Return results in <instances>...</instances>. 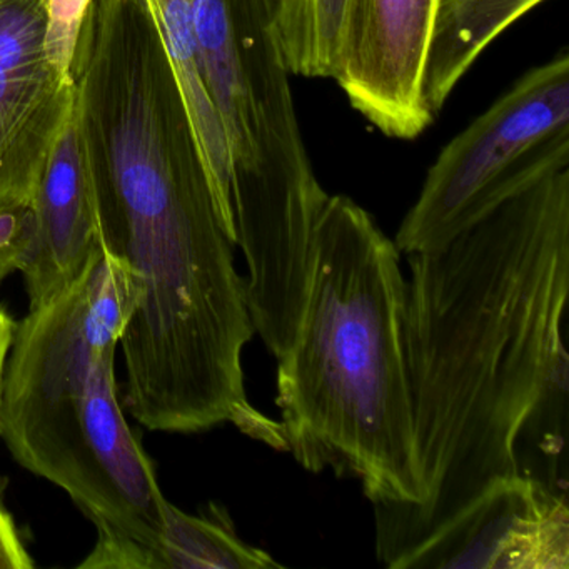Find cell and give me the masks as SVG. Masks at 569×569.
I'll return each instance as SVG.
<instances>
[{"label":"cell","instance_id":"8fae6325","mask_svg":"<svg viewBox=\"0 0 569 569\" xmlns=\"http://www.w3.org/2000/svg\"><path fill=\"white\" fill-rule=\"evenodd\" d=\"M161 26L169 59L174 68L199 152L208 172L219 218L236 244L232 212V166L224 128L206 84L201 51L192 31L191 14L186 0H151Z\"/></svg>","mask_w":569,"mask_h":569},{"label":"cell","instance_id":"6da1fadb","mask_svg":"<svg viewBox=\"0 0 569 569\" xmlns=\"http://www.w3.org/2000/svg\"><path fill=\"white\" fill-rule=\"evenodd\" d=\"M405 348L419 505H372L376 556L428 531L495 479L568 495L569 168L438 251L409 256Z\"/></svg>","mask_w":569,"mask_h":569},{"label":"cell","instance_id":"2e32d148","mask_svg":"<svg viewBox=\"0 0 569 569\" xmlns=\"http://www.w3.org/2000/svg\"><path fill=\"white\" fill-rule=\"evenodd\" d=\"M79 568L152 569L151 552L128 536L98 532L94 551Z\"/></svg>","mask_w":569,"mask_h":569},{"label":"cell","instance_id":"9c48e42d","mask_svg":"<svg viewBox=\"0 0 569 569\" xmlns=\"http://www.w3.org/2000/svg\"><path fill=\"white\" fill-rule=\"evenodd\" d=\"M34 209V244L21 271L29 309L61 295L101 248L91 168L74 111L49 156Z\"/></svg>","mask_w":569,"mask_h":569},{"label":"cell","instance_id":"8992f818","mask_svg":"<svg viewBox=\"0 0 569 569\" xmlns=\"http://www.w3.org/2000/svg\"><path fill=\"white\" fill-rule=\"evenodd\" d=\"M378 559L391 569H569L568 495L531 476L495 479Z\"/></svg>","mask_w":569,"mask_h":569},{"label":"cell","instance_id":"d6986e66","mask_svg":"<svg viewBox=\"0 0 569 569\" xmlns=\"http://www.w3.org/2000/svg\"><path fill=\"white\" fill-rule=\"evenodd\" d=\"M6 512L8 511H6L4 506L0 505V516L6 515Z\"/></svg>","mask_w":569,"mask_h":569},{"label":"cell","instance_id":"e0dca14e","mask_svg":"<svg viewBox=\"0 0 569 569\" xmlns=\"http://www.w3.org/2000/svg\"><path fill=\"white\" fill-rule=\"evenodd\" d=\"M34 566L31 556L19 539L11 516H0V569H29Z\"/></svg>","mask_w":569,"mask_h":569},{"label":"cell","instance_id":"9a60e30c","mask_svg":"<svg viewBox=\"0 0 569 569\" xmlns=\"http://www.w3.org/2000/svg\"><path fill=\"white\" fill-rule=\"evenodd\" d=\"M34 236V202L0 201V284L24 269Z\"/></svg>","mask_w":569,"mask_h":569},{"label":"cell","instance_id":"5bb4252c","mask_svg":"<svg viewBox=\"0 0 569 569\" xmlns=\"http://www.w3.org/2000/svg\"><path fill=\"white\" fill-rule=\"evenodd\" d=\"M92 2L94 0H46V56L52 68L69 81H72L79 36Z\"/></svg>","mask_w":569,"mask_h":569},{"label":"cell","instance_id":"4fadbf2b","mask_svg":"<svg viewBox=\"0 0 569 569\" xmlns=\"http://www.w3.org/2000/svg\"><path fill=\"white\" fill-rule=\"evenodd\" d=\"M272 12L289 74L336 82L345 64L351 0H274Z\"/></svg>","mask_w":569,"mask_h":569},{"label":"cell","instance_id":"5b68a950","mask_svg":"<svg viewBox=\"0 0 569 569\" xmlns=\"http://www.w3.org/2000/svg\"><path fill=\"white\" fill-rule=\"evenodd\" d=\"M569 168V52L526 71L439 152L395 238L438 251L541 179Z\"/></svg>","mask_w":569,"mask_h":569},{"label":"cell","instance_id":"ba28073f","mask_svg":"<svg viewBox=\"0 0 569 569\" xmlns=\"http://www.w3.org/2000/svg\"><path fill=\"white\" fill-rule=\"evenodd\" d=\"M436 9L438 0H351L336 84L386 138L415 141L435 124L422 99V78Z\"/></svg>","mask_w":569,"mask_h":569},{"label":"cell","instance_id":"ac0fdd59","mask_svg":"<svg viewBox=\"0 0 569 569\" xmlns=\"http://www.w3.org/2000/svg\"><path fill=\"white\" fill-rule=\"evenodd\" d=\"M14 328V319L0 306V388H2V375H4L6 359H8L9 349H11Z\"/></svg>","mask_w":569,"mask_h":569},{"label":"cell","instance_id":"52a82bcc","mask_svg":"<svg viewBox=\"0 0 569 569\" xmlns=\"http://www.w3.org/2000/svg\"><path fill=\"white\" fill-rule=\"evenodd\" d=\"M46 0H0V201L34 202L74 111V82L46 56Z\"/></svg>","mask_w":569,"mask_h":569},{"label":"cell","instance_id":"7a4b0ae2","mask_svg":"<svg viewBox=\"0 0 569 569\" xmlns=\"http://www.w3.org/2000/svg\"><path fill=\"white\" fill-rule=\"evenodd\" d=\"M401 252L348 196H329L298 331L278 359L286 451L361 482L372 505H419Z\"/></svg>","mask_w":569,"mask_h":569},{"label":"cell","instance_id":"30bf717a","mask_svg":"<svg viewBox=\"0 0 569 569\" xmlns=\"http://www.w3.org/2000/svg\"><path fill=\"white\" fill-rule=\"evenodd\" d=\"M546 0H438L422 78V99L438 119L482 52Z\"/></svg>","mask_w":569,"mask_h":569},{"label":"cell","instance_id":"277c9868","mask_svg":"<svg viewBox=\"0 0 569 569\" xmlns=\"http://www.w3.org/2000/svg\"><path fill=\"white\" fill-rule=\"evenodd\" d=\"M232 166L236 231L279 242L309 231L319 182L274 34V0H186Z\"/></svg>","mask_w":569,"mask_h":569},{"label":"cell","instance_id":"3957f363","mask_svg":"<svg viewBox=\"0 0 569 569\" xmlns=\"http://www.w3.org/2000/svg\"><path fill=\"white\" fill-rule=\"evenodd\" d=\"M142 291L98 248L71 286L16 322L0 388V439L16 461L71 496L98 532L154 551L169 499L126 421L116 351Z\"/></svg>","mask_w":569,"mask_h":569},{"label":"cell","instance_id":"7c38bea8","mask_svg":"<svg viewBox=\"0 0 569 569\" xmlns=\"http://www.w3.org/2000/svg\"><path fill=\"white\" fill-rule=\"evenodd\" d=\"M282 568L264 549L239 536L228 508L208 502L199 515L166 506L164 526L152 551V569Z\"/></svg>","mask_w":569,"mask_h":569}]
</instances>
